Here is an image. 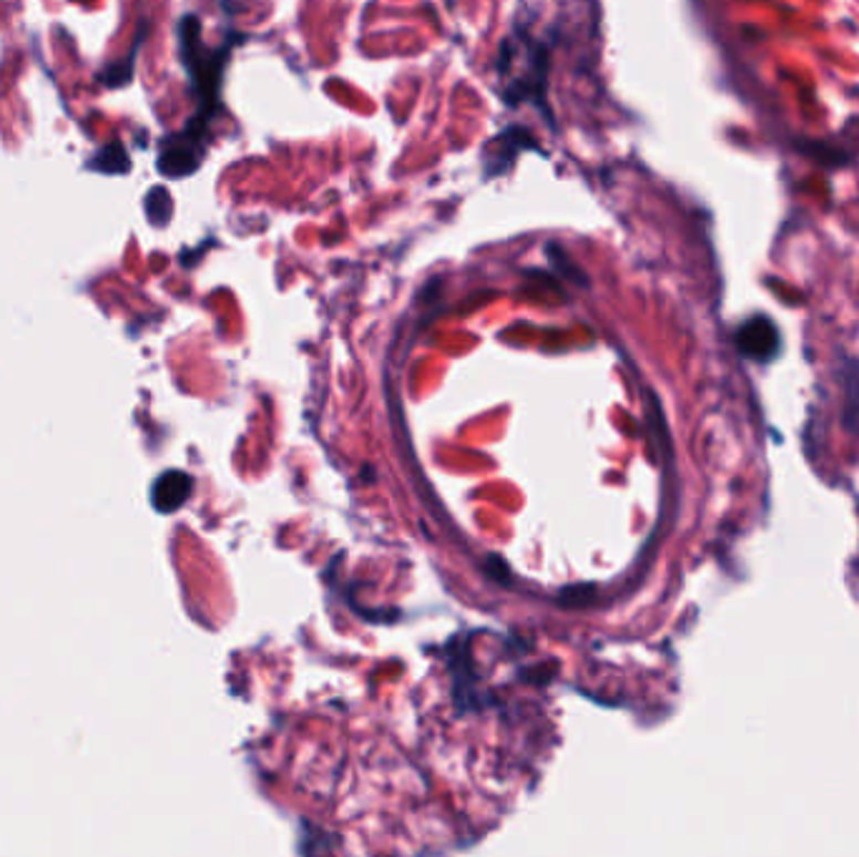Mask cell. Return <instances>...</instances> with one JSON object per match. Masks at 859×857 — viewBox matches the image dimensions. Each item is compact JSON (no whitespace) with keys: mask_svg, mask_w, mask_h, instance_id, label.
Instances as JSON below:
<instances>
[{"mask_svg":"<svg viewBox=\"0 0 859 857\" xmlns=\"http://www.w3.org/2000/svg\"><path fill=\"white\" fill-rule=\"evenodd\" d=\"M237 41L245 35H231L219 49H207L201 41V21L196 16H184L179 23V51L184 69L189 73L192 91L196 96V114L186 121L182 132L164 138L156 169L166 179H184L199 169L207 156L209 132L221 111V81L227 71L229 55Z\"/></svg>","mask_w":859,"mask_h":857,"instance_id":"1","label":"cell"},{"mask_svg":"<svg viewBox=\"0 0 859 857\" xmlns=\"http://www.w3.org/2000/svg\"><path fill=\"white\" fill-rule=\"evenodd\" d=\"M548 69H550V59H548V45L538 43L530 51V66L522 76L513 79L508 93H506V104L508 106H520L522 101H530L536 104L544 114L548 116L546 109V93H548Z\"/></svg>","mask_w":859,"mask_h":857,"instance_id":"2","label":"cell"},{"mask_svg":"<svg viewBox=\"0 0 859 857\" xmlns=\"http://www.w3.org/2000/svg\"><path fill=\"white\" fill-rule=\"evenodd\" d=\"M536 148V138L528 128L522 126H508L503 128L498 136H493L488 144H485V156H483V166H485V179H495V176L506 174L513 164H516L518 154L530 152Z\"/></svg>","mask_w":859,"mask_h":857,"instance_id":"3","label":"cell"},{"mask_svg":"<svg viewBox=\"0 0 859 857\" xmlns=\"http://www.w3.org/2000/svg\"><path fill=\"white\" fill-rule=\"evenodd\" d=\"M736 344H739L744 358L754 362H772L779 355L782 338L777 324L767 314H754L736 332Z\"/></svg>","mask_w":859,"mask_h":857,"instance_id":"4","label":"cell"},{"mask_svg":"<svg viewBox=\"0 0 859 857\" xmlns=\"http://www.w3.org/2000/svg\"><path fill=\"white\" fill-rule=\"evenodd\" d=\"M192 491V478L186 473H166L162 481L156 483L154 496L156 506L162 510L179 508Z\"/></svg>","mask_w":859,"mask_h":857,"instance_id":"5","label":"cell"},{"mask_svg":"<svg viewBox=\"0 0 859 857\" xmlns=\"http://www.w3.org/2000/svg\"><path fill=\"white\" fill-rule=\"evenodd\" d=\"M89 169L101 174H126L131 169V158L124 144H108L91 158Z\"/></svg>","mask_w":859,"mask_h":857,"instance_id":"6","label":"cell"},{"mask_svg":"<svg viewBox=\"0 0 859 857\" xmlns=\"http://www.w3.org/2000/svg\"><path fill=\"white\" fill-rule=\"evenodd\" d=\"M172 211H174L172 197H169V192L164 189V186H156V189L148 192L146 214H148V219H152V225L164 227L166 221L172 219Z\"/></svg>","mask_w":859,"mask_h":857,"instance_id":"7","label":"cell"},{"mask_svg":"<svg viewBox=\"0 0 859 857\" xmlns=\"http://www.w3.org/2000/svg\"><path fill=\"white\" fill-rule=\"evenodd\" d=\"M138 51V43L134 45V51H131V55L126 61L116 63V66L106 69L104 73H101V81H104V86L114 89V86H126V83L131 81V76H134V53Z\"/></svg>","mask_w":859,"mask_h":857,"instance_id":"8","label":"cell"}]
</instances>
